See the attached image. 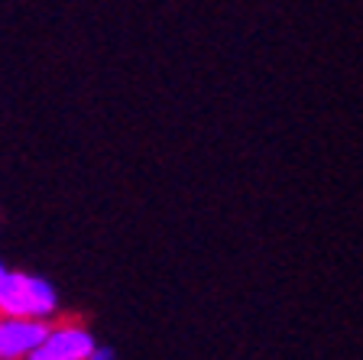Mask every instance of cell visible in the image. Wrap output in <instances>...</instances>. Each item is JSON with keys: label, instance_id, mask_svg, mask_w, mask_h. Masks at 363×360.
<instances>
[{"label": "cell", "instance_id": "obj_2", "mask_svg": "<svg viewBox=\"0 0 363 360\" xmlns=\"http://www.w3.org/2000/svg\"><path fill=\"white\" fill-rule=\"evenodd\" d=\"M98 341L91 338V331L82 324L68 322L59 328H49L45 341L30 354V360H91Z\"/></svg>", "mask_w": 363, "mask_h": 360}, {"label": "cell", "instance_id": "obj_1", "mask_svg": "<svg viewBox=\"0 0 363 360\" xmlns=\"http://www.w3.org/2000/svg\"><path fill=\"white\" fill-rule=\"evenodd\" d=\"M0 312L16 318H52L55 289L30 273H7L0 285Z\"/></svg>", "mask_w": 363, "mask_h": 360}, {"label": "cell", "instance_id": "obj_3", "mask_svg": "<svg viewBox=\"0 0 363 360\" xmlns=\"http://www.w3.org/2000/svg\"><path fill=\"white\" fill-rule=\"evenodd\" d=\"M49 334V318H16L0 312V360L30 357Z\"/></svg>", "mask_w": 363, "mask_h": 360}, {"label": "cell", "instance_id": "obj_4", "mask_svg": "<svg viewBox=\"0 0 363 360\" xmlns=\"http://www.w3.org/2000/svg\"><path fill=\"white\" fill-rule=\"evenodd\" d=\"M113 351L111 347H94V354H91V360H111Z\"/></svg>", "mask_w": 363, "mask_h": 360}, {"label": "cell", "instance_id": "obj_5", "mask_svg": "<svg viewBox=\"0 0 363 360\" xmlns=\"http://www.w3.org/2000/svg\"><path fill=\"white\" fill-rule=\"evenodd\" d=\"M7 273H10V270H7V266H4V263H0V285H4V279H7Z\"/></svg>", "mask_w": 363, "mask_h": 360}]
</instances>
